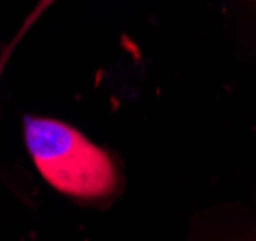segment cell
I'll return each instance as SVG.
<instances>
[{
  "label": "cell",
  "mask_w": 256,
  "mask_h": 241,
  "mask_svg": "<svg viewBox=\"0 0 256 241\" xmlns=\"http://www.w3.org/2000/svg\"><path fill=\"white\" fill-rule=\"evenodd\" d=\"M26 143L40 176L54 189L77 199H102L118 185L108 152L76 127L48 118H26Z\"/></svg>",
  "instance_id": "cell-1"
},
{
  "label": "cell",
  "mask_w": 256,
  "mask_h": 241,
  "mask_svg": "<svg viewBox=\"0 0 256 241\" xmlns=\"http://www.w3.org/2000/svg\"><path fill=\"white\" fill-rule=\"evenodd\" d=\"M52 2H54V0H38L37 8H35V10H33V14H31V16L27 18L26 22H24V26H22V29H20V33H18V37L14 39V43H12V45H10V47H8V49H6V54L2 56V60H0V66H2V64L6 62V58H8V56H10V52L14 51V47H16V43H18L20 39L24 37V33H26V31H27V29H29V27L33 26V22H35V20H37L38 16H40V14H42V12H44V10H46V8H48V6H50Z\"/></svg>",
  "instance_id": "cell-2"
}]
</instances>
